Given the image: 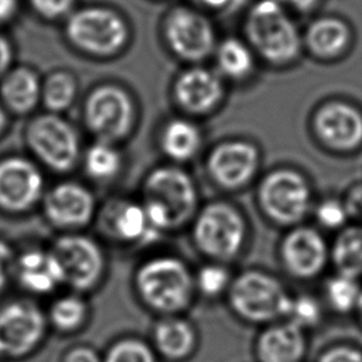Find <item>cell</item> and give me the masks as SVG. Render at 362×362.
<instances>
[{"label":"cell","mask_w":362,"mask_h":362,"mask_svg":"<svg viewBox=\"0 0 362 362\" xmlns=\"http://www.w3.org/2000/svg\"><path fill=\"white\" fill-rule=\"evenodd\" d=\"M281 3L287 4V6H291L300 11H307L310 8H313L317 3V0H280Z\"/></svg>","instance_id":"43"},{"label":"cell","mask_w":362,"mask_h":362,"mask_svg":"<svg viewBox=\"0 0 362 362\" xmlns=\"http://www.w3.org/2000/svg\"><path fill=\"white\" fill-rule=\"evenodd\" d=\"M194 276L197 293L206 298H216L222 294L226 296L233 279L230 277L228 269L219 263L205 264Z\"/></svg>","instance_id":"33"},{"label":"cell","mask_w":362,"mask_h":362,"mask_svg":"<svg viewBox=\"0 0 362 362\" xmlns=\"http://www.w3.org/2000/svg\"><path fill=\"white\" fill-rule=\"evenodd\" d=\"M78 83L68 71L51 72L42 82L41 100L52 113L66 110L76 99Z\"/></svg>","instance_id":"29"},{"label":"cell","mask_w":362,"mask_h":362,"mask_svg":"<svg viewBox=\"0 0 362 362\" xmlns=\"http://www.w3.org/2000/svg\"><path fill=\"white\" fill-rule=\"evenodd\" d=\"M245 232L242 215L226 202L206 205L194 223L197 247L218 262H226L238 256L245 240Z\"/></svg>","instance_id":"9"},{"label":"cell","mask_w":362,"mask_h":362,"mask_svg":"<svg viewBox=\"0 0 362 362\" xmlns=\"http://www.w3.org/2000/svg\"><path fill=\"white\" fill-rule=\"evenodd\" d=\"M95 206L90 189L75 181L55 184L42 198V209L48 222L65 230L86 226L93 218Z\"/></svg>","instance_id":"14"},{"label":"cell","mask_w":362,"mask_h":362,"mask_svg":"<svg viewBox=\"0 0 362 362\" xmlns=\"http://www.w3.org/2000/svg\"><path fill=\"white\" fill-rule=\"evenodd\" d=\"M83 168L96 181L115 178L122 168V156L115 143L96 140L83 154Z\"/></svg>","instance_id":"28"},{"label":"cell","mask_w":362,"mask_h":362,"mask_svg":"<svg viewBox=\"0 0 362 362\" xmlns=\"http://www.w3.org/2000/svg\"><path fill=\"white\" fill-rule=\"evenodd\" d=\"M134 291L139 301L158 317L185 314L195 300V276L175 256H154L136 270Z\"/></svg>","instance_id":"1"},{"label":"cell","mask_w":362,"mask_h":362,"mask_svg":"<svg viewBox=\"0 0 362 362\" xmlns=\"http://www.w3.org/2000/svg\"><path fill=\"white\" fill-rule=\"evenodd\" d=\"M315 362H362V349L352 344H334L324 348Z\"/></svg>","instance_id":"35"},{"label":"cell","mask_w":362,"mask_h":362,"mask_svg":"<svg viewBox=\"0 0 362 362\" xmlns=\"http://www.w3.org/2000/svg\"><path fill=\"white\" fill-rule=\"evenodd\" d=\"M305 40L315 55L324 58L335 57L348 45L349 28L337 17H322L308 27Z\"/></svg>","instance_id":"25"},{"label":"cell","mask_w":362,"mask_h":362,"mask_svg":"<svg viewBox=\"0 0 362 362\" xmlns=\"http://www.w3.org/2000/svg\"><path fill=\"white\" fill-rule=\"evenodd\" d=\"M324 318V310L320 300L310 294L293 296L287 320L298 324L304 329L310 331L321 325Z\"/></svg>","instance_id":"34"},{"label":"cell","mask_w":362,"mask_h":362,"mask_svg":"<svg viewBox=\"0 0 362 362\" xmlns=\"http://www.w3.org/2000/svg\"><path fill=\"white\" fill-rule=\"evenodd\" d=\"M44 198L40 167L21 156L0 160V209L8 214L30 211Z\"/></svg>","instance_id":"12"},{"label":"cell","mask_w":362,"mask_h":362,"mask_svg":"<svg viewBox=\"0 0 362 362\" xmlns=\"http://www.w3.org/2000/svg\"><path fill=\"white\" fill-rule=\"evenodd\" d=\"M134 117L133 99L120 85L102 83L85 99L83 120L96 140L116 143L124 139L133 127Z\"/></svg>","instance_id":"8"},{"label":"cell","mask_w":362,"mask_h":362,"mask_svg":"<svg viewBox=\"0 0 362 362\" xmlns=\"http://www.w3.org/2000/svg\"><path fill=\"white\" fill-rule=\"evenodd\" d=\"M345 208L348 211V215L362 221V185L354 187L351 189L345 201Z\"/></svg>","instance_id":"41"},{"label":"cell","mask_w":362,"mask_h":362,"mask_svg":"<svg viewBox=\"0 0 362 362\" xmlns=\"http://www.w3.org/2000/svg\"><path fill=\"white\" fill-rule=\"evenodd\" d=\"M150 344L165 362H187L199 348L198 327L184 314L158 317L151 327Z\"/></svg>","instance_id":"18"},{"label":"cell","mask_w":362,"mask_h":362,"mask_svg":"<svg viewBox=\"0 0 362 362\" xmlns=\"http://www.w3.org/2000/svg\"><path fill=\"white\" fill-rule=\"evenodd\" d=\"M355 314H356V318H358V321H359V324L362 327V294H361V298H359V303H358Z\"/></svg>","instance_id":"46"},{"label":"cell","mask_w":362,"mask_h":362,"mask_svg":"<svg viewBox=\"0 0 362 362\" xmlns=\"http://www.w3.org/2000/svg\"><path fill=\"white\" fill-rule=\"evenodd\" d=\"M259 202L269 218L290 225L300 222L308 212L311 192L305 178L297 171L276 170L262 181Z\"/></svg>","instance_id":"11"},{"label":"cell","mask_w":362,"mask_h":362,"mask_svg":"<svg viewBox=\"0 0 362 362\" xmlns=\"http://www.w3.org/2000/svg\"><path fill=\"white\" fill-rule=\"evenodd\" d=\"M14 51L10 40L0 33V81L11 69Z\"/></svg>","instance_id":"40"},{"label":"cell","mask_w":362,"mask_h":362,"mask_svg":"<svg viewBox=\"0 0 362 362\" xmlns=\"http://www.w3.org/2000/svg\"><path fill=\"white\" fill-rule=\"evenodd\" d=\"M246 35L252 47L270 64H288L300 52L296 24L277 0H260L246 18Z\"/></svg>","instance_id":"5"},{"label":"cell","mask_w":362,"mask_h":362,"mask_svg":"<svg viewBox=\"0 0 362 362\" xmlns=\"http://www.w3.org/2000/svg\"><path fill=\"white\" fill-rule=\"evenodd\" d=\"M199 1L201 4L206 6V7H211V8H219V7H223L229 3V0H197Z\"/></svg>","instance_id":"44"},{"label":"cell","mask_w":362,"mask_h":362,"mask_svg":"<svg viewBox=\"0 0 362 362\" xmlns=\"http://www.w3.org/2000/svg\"><path fill=\"white\" fill-rule=\"evenodd\" d=\"M259 165L256 147L243 140L218 144L209 154L206 168L212 180L223 188H239L250 181Z\"/></svg>","instance_id":"16"},{"label":"cell","mask_w":362,"mask_h":362,"mask_svg":"<svg viewBox=\"0 0 362 362\" xmlns=\"http://www.w3.org/2000/svg\"><path fill=\"white\" fill-rule=\"evenodd\" d=\"M17 8V0H0V23L11 18Z\"/></svg>","instance_id":"42"},{"label":"cell","mask_w":362,"mask_h":362,"mask_svg":"<svg viewBox=\"0 0 362 362\" xmlns=\"http://www.w3.org/2000/svg\"><path fill=\"white\" fill-rule=\"evenodd\" d=\"M293 296L274 276L246 270L232 279L226 293L230 313L243 324L264 327L287 318Z\"/></svg>","instance_id":"2"},{"label":"cell","mask_w":362,"mask_h":362,"mask_svg":"<svg viewBox=\"0 0 362 362\" xmlns=\"http://www.w3.org/2000/svg\"><path fill=\"white\" fill-rule=\"evenodd\" d=\"M221 72L233 79H240L253 68V57L246 44L236 38L223 40L216 51Z\"/></svg>","instance_id":"32"},{"label":"cell","mask_w":362,"mask_h":362,"mask_svg":"<svg viewBox=\"0 0 362 362\" xmlns=\"http://www.w3.org/2000/svg\"><path fill=\"white\" fill-rule=\"evenodd\" d=\"M174 95L177 102L188 112L205 113L222 99L223 85L221 78L201 66L184 71L175 81Z\"/></svg>","instance_id":"21"},{"label":"cell","mask_w":362,"mask_h":362,"mask_svg":"<svg viewBox=\"0 0 362 362\" xmlns=\"http://www.w3.org/2000/svg\"><path fill=\"white\" fill-rule=\"evenodd\" d=\"M160 144L167 157L174 161H185L198 151L201 133L194 123L184 119H174L164 126Z\"/></svg>","instance_id":"26"},{"label":"cell","mask_w":362,"mask_h":362,"mask_svg":"<svg viewBox=\"0 0 362 362\" xmlns=\"http://www.w3.org/2000/svg\"><path fill=\"white\" fill-rule=\"evenodd\" d=\"M331 259L339 274L354 279L362 276V226L346 228L337 236Z\"/></svg>","instance_id":"27"},{"label":"cell","mask_w":362,"mask_h":362,"mask_svg":"<svg viewBox=\"0 0 362 362\" xmlns=\"http://www.w3.org/2000/svg\"><path fill=\"white\" fill-rule=\"evenodd\" d=\"M14 263L16 257L11 246L0 239V296L7 288L11 276H14Z\"/></svg>","instance_id":"38"},{"label":"cell","mask_w":362,"mask_h":362,"mask_svg":"<svg viewBox=\"0 0 362 362\" xmlns=\"http://www.w3.org/2000/svg\"><path fill=\"white\" fill-rule=\"evenodd\" d=\"M42 82L27 66L11 68L0 81V99L16 115L30 113L41 100Z\"/></svg>","instance_id":"22"},{"label":"cell","mask_w":362,"mask_h":362,"mask_svg":"<svg viewBox=\"0 0 362 362\" xmlns=\"http://www.w3.org/2000/svg\"><path fill=\"white\" fill-rule=\"evenodd\" d=\"M65 35L72 47L83 54L115 57L129 41V25L113 8L86 6L68 16Z\"/></svg>","instance_id":"4"},{"label":"cell","mask_w":362,"mask_h":362,"mask_svg":"<svg viewBox=\"0 0 362 362\" xmlns=\"http://www.w3.org/2000/svg\"><path fill=\"white\" fill-rule=\"evenodd\" d=\"M157 230L180 228L195 212L197 188L181 168L164 165L153 170L143 184V201Z\"/></svg>","instance_id":"3"},{"label":"cell","mask_w":362,"mask_h":362,"mask_svg":"<svg viewBox=\"0 0 362 362\" xmlns=\"http://www.w3.org/2000/svg\"><path fill=\"white\" fill-rule=\"evenodd\" d=\"M103 362H160L150 341L136 335L116 338L102 354Z\"/></svg>","instance_id":"31"},{"label":"cell","mask_w":362,"mask_h":362,"mask_svg":"<svg viewBox=\"0 0 362 362\" xmlns=\"http://www.w3.org/2000/svg\"><path fill=\"white\" fill-rule=\"evenodd\" d=\"M25 141L37 160L55 173L74 170L81 158L78 133L58 113L35 116L25 129Z\"/></svg>","instance_id":"7"},{"label":"cell","mask_w":362,"mask_h":362,"mask_svg":"<svg viewBox=\"0 0 362 362\" xmlns=\"http://www.w3.org/2000/svg\"><path fill=\"white\" fill-rule=\"evenodd\" d=\"M314 129L327 146L335 150H352L362 143V115L342 102H329L318 109Z\"/></svg>","instance_id":"19"},{"label":"cell","mask_w":362,"mask_h":362,"mask_svg":"<svg viewBox=\"0 0 362 362\" xmlns=\"http://www.w3.org/2000/svg\"><path fill=\"white\" fill-rule=\"evenodd\" d=\"M284 269L298 280H311L325 267L328 247L324 238L313 228L293 229L281 243Z\"/></svg>","instance_id":"17"},{"label":"cell","mask_w":362,"mask_h":362,"mask_svg":"<svg viewBox=\"0 0 362 362\" xmlns=\"http://www.w3.org/2000/svg\"><path fill=\"white\" fill-rule=\"evenodd\" d=\"M164 34L173 52L185 61L205 59L214 52L216 44L211 21L187 7H177L168 14Z\"/></svg>","instance_id":"13"},{"label":"cell","mask_w":362,"mask_h":362,"mask_svg":"<svg viewBox=\"0 0 362 362\" xmlns=\"http://www.w3.org/2000/svg\"><path fill=\"white\" fill-rule=\"evenodd\" d=\"M6 127H7V113H6L4 105L0 102V136L3 134Z\"/></svg>","instance_id":"45"},{"label":"cell","mask_w":362,"mask_h":362,"mask_svg":"<svg viewBox=\"0 0 362 362\" xmlns=\"http://www.w3.org/2000/svg\"><path fill=\"white\" fill-rule=\"evenodd\" d=\"M14 277L23 290L35 296H47L64 286L62 269L51 250L30 249L14 263Z\"/></svg>","instance_id":"20"},{"label":"cell","mask_w":362,"mask_h":362,"mask_svg":"<svg viewBox=\"0 0 362 362\" xmlns=\"http://www.w3.org/2000/svg\"><path fill=\"white\" fill-rule=\"evenodd\" d=\"M317 219L318 222L329 229L339 228L344 225L348 211L345 208V204L337 201V199H325L321 202V205L317 208Z\"/></svg>","instance_id":"36"},{"label":"cell","mask_w":362,"mask_h":362,"mask_svg":"<svg viewBox=\"0 0 362 362\" xmlns=\"http://www.w3.org/2000/svg\"><path fill=\"white\" fill-rule=\"evenodd\" d=\"M49 329L47 311L33 300L16 298L0 305V348L4 359L18 361L34 355Z\"/></svg>","instance_id":"6"},{"label":"cell","mask_w":362,"mask_h":362,"mask_svg":"<svg viewBox=\"0 0 362 362\" xmlns=\"http://www.w3.org/2000/svg\"><path fill=\"white\" fill-rule=\"evenodd\" d=\"M61 362H103V358L92 345L78 344L65 351Z\"/></svg>","instance_id":"39"},{"label":"cell","mask_w":362,"mask_h":362,"mask_svg":"<svg viewBox=\"0 0 362 362\" xmlns=\"http://www.w3.org/2000/svg\"><path fill=\"white\" fill-rule=\"evenodd\" d=\"M51 252L62 269L64 286L72 291L83 294L102 283L106 257L100 245L92 238L75 232L61 235L54 242Z\"/></svg>","instance_id":"10"},{"label":"cell","mask_w":362,"mask_h":362,"mask_svg":"<svg viewBox=\"0 0 362 362\" xmlns=\"http://www.w3.org/2000/svg\"><path fill=\"white\" fill-rule=\"evenodd\" d=\"M4 359V355H3V351H1V348H0V361H3Z\"/></svg>","instance_id":"47"},{"label":"cell","mask_w":362,"mask_h":362,"mask_svg":"<svg viewBox=\"0 0 362 362\" xmlns=\"http://www.w3.org/2000/svg\"><path fill=\"white\" fill-rule=\"evenodd\" d=\"M310 331L291 320L260 327L253 339L256 362H305L310 351Z\"/></svg>","instance_id":"15"},{"label":"cell","mask_w":362,"mask_h":362,"mask_svg":"<svg viewBox=\"0 0 362 362\" xmlns=\"http://www.w3.org/2000/svg\"><path fill=\"white\" fill-rule=\"evenodd\" d=\"M28 1L34 8V11L47 20H55L69 14L74 6V0H28Z\"/></svg>","instance_id":"37"},{"label":"cell","mask_w":362,"mask_h":362,"mask_svg":"<svg viewBox=\"0 0 362 362\" xmlns=\"http://www.w3.org/2000/svg\"><path fill=\"white\" fill-rule=\"evenodd\" d=\"M107 225L115 238L127 243L147 242L160 232L150 222L144 205L133 201L113 205L107 216Z\"/></svg>","instance_id":"23"},{"label":"cell","mask_w":362,"mask_h":362,"mask_svg":"<svg viewBox=\"0 0 362 362\" xmlns=\"http://www.w3.org/2000/svg\"><path fill=\"white\" fill-rule=\"evenodd\" d=\"M89 317V303L75 291L57 297L47 310L49 328L61 335H72L82 331Z\"/></svg>","instance_id":"24"},{"label":"cell","mask_w":362,"mask_h":362,"mask_svg":"<svg viewBox=\"0 0 362 362\" xmlns=\"http://www.w3.org/2000/svg\"><path fill=\"white\" fill-rule=\"evenodd\" d=\"M361 294L362 288L358 283V279L339 273L331 277L325 283L324 288L325 301L329 310L341 315H346L351 313L355 314Z\"/></svg>","instance_id":"30"}]
</instances>
